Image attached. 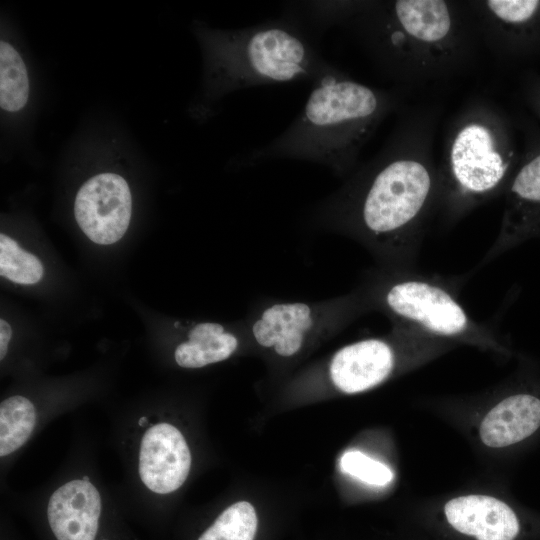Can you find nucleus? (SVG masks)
Listing matches in <instances>:
<instances>
[{"instance_id": "a211bd4d", "label": "nucleus", "mask_w": 540, "mask_h": 540, "mask_svg": "<svg viewBox=\"0 0 540 540\" xmlns=\"http://www.w3.org/2000/svg\"><path fill=\"white\" fill-rule=\"evenodd\" d=\"M257 526L254 507L239 501L223 510L197 540H254Z\"/></svg>"}, {"instance_id": "f257e3e1", "label": "nucleus", "mask_w": 540, "mask_h": 540, "mask_svg": "<svg viewBox=\"0 0 540 540\" xmlns=\"http://www.w3.org/2000/svg\"><path fill=\"white\" fill-rule=\"evenodd\" d=\"M438 120V107L402 114L379 152L320 207L323 222L367 246L386 269L411 268L438 213Z\"/></svg>"}, {"instance_id": "6e6552de", "label": "nucleus", "mask_w": 540, "mask_h": 540, "mask_svg": "<svg viewBox=\"0 0 540 540\" xmlns=\"http://www.w3.org/2000/svg\"><path fill=\"white\" fill-rule=\"evenodd\" d=\"M36 519L43 540H138L88 475L55 488Z\"/></svg>"}, {"instance_id": "6ab92c4d", "label": "nucleus", "mask_w": 540, "mask_h": 540, "mask_svg": "<svg viewBox=\"0 0 540 540\" xmlns=\"http://www.w3.org/2000/svg\"><path fill=\"white\" fill-rule=\"evenodd\" d=\"M40 260L22 249L15 240L0 235V274L12 282L24 285L37 283L43 276Z\"/></svg>"}, {"instance_id": "4be33fe9", "label": "nucleus", "mask_w": 540, "mask_h": 540, "mask_svg": "<svg viewBox=\"0 0 540 540\" xmlns=\"http://www.w3.org/2000/svg\"><path fill=\"white\" fill-rule=\"evenodd\" d=\"M3 540V539H2ZM4 540H7L6 538Z\"/></svg>"}, {"instance_id": "4468645a", "label": "nucleus", "mask_w": 540, "mask_h": 540, "mask_svg": "<svg viewBox=\"0 0 540 540\" xmlns=\"http://www.w3.org/2000/svg\"><path fill=\"white\" fill-rule=\"evenodd\" d=\"M540 430V397L517 392L498 402L483 418L479 434L489 447L513 446Z\"/></svg>"}, {"instance_id": "412c9836", "label": "nucleus", "mask_w": 540, "mask_h": 540, "mask_svg": "<svg viewBox=\"0 0 540 540\" xmlns=\"http://www.w3.org/2000/svg\"><path fill=\"white\" fill-rule=\"evenodd\" d=\"M12 336V329L4 319L0 320V359L3 360L8 351V344Z\"/></svg>"}, {"instance_id": "2eb2a0df", "label": "nucleus", "mask_w": 540, "mask_h": 540, "mask_svg": "<svg viewBox=\"0 0 540 540\" xmlns=\"http://www.w3.org/2000/svg\"><path fill=\"white\" fill-rule=\"evenodd\" d=\"M237 336L218 323L204 322L192 327L187 340L174 352L176 363L183 368H201L228 359L238 348Z\"/></svg>"}, {"instance_id": "f03ea898", "label": "nucleus", "mask_w": 540, "mask_h": 540, "mask_svg": "<svg viewBox=\"0 0 540 540\" xmlns=\"http://www.w3.org/2000/svg\"><path fill=\"white\" fill-rule=\"evenodd\" d=\"M336 25L354 35L384 77L404 85L462 72L480 40L466 1H345Z\"/></svg>"}, {"instance_id": "f8f14e48", "label": "nucleus", "mask_w": 540, "mask_h": 540, "mask_svg": "<svg viewBox=\"0 0 540 540\" xmlns=\"http://www.w3.org/2000/svg\"><path fill=\"white\" fill-rule=\"evenodd\" d=\"M448 523L477 540H514L519 519L505 502L485 495H466L449 500L444 507Z\"/></svg>"}, {"instance_id": "423d86ee", "label": "nucleus", "mask_w": 540, "mask_h": 540, "mask_svg": "<svg viewBox=\"0 0 540 540\" xmlns=\"http://www.w3.org/2000/svg\"><path fill=\"white\" fill-rule=\"evenodd\" d=\"M369 309L387 315L393 325L439 339L494 343L488 325L474 320L446 281L411 269H386L364 291Z\"/></svg>"}, {"instance_id": "ddd939ff", "label": "nucleus", "mask_w": 540, "mask_h": 540, "mask_svg": "<svg viewBox=\"0 0 540 540\" xmlns=\"http://www.w3.org/2000/svg\"><path fill=\"white\" fill-rule=\"evenodd\" d=\"M540 208V152L525 162L508 187L506 207L499 234L482 259V264L510 248L530 230L534 211Z\"/></svg>"}, {"instance_id": "20e7f679", "label": "nucleus", "mask_w": 540, "mask_h": 540, "mask_svg": "<svg viewBox=\"0 0 540 540\" xmlns=\"http://www.w3.org/2000/svg\"><path fill=\"white\" fill-rule=\"evenodd\" d=\"M210 87L226 93L263 85L311 84L336 67L301 23L281 18L230 30H201Z\"/></svg>"}, {"instance_id": "f3484780", "label": "nucleus", "mask_w": 540, "mask_h": 540, "mask_svg": "<svg viewBox=\"0 0 540 540\" xmlns=\"http://www.w3.org/2000/svg\"><path fill=\"white\" fill-rule=\"evenodd\" d=\"M29 80L26 66L18 52L7 42L0 43V105L16 112L27 103Z\"/></svg>"}, {"instance_id": "1a4fd4ad", "label": "nucleus", "mask_w": 540, "mask_h": 540, "mask_svg": "<svg viewBox=\"0 0 540 540\" xmlns=\"http://www.w3.org/2000/svg\"><path fill=\"white\" fill-rule=\"evenodd\" d=\"M424 333L393 325L387 337L368 338L348 344L336 351L328 366L333 386L355 394L381 384L394 372L404 348Z\"/></svg>"}, {"instance_id": "9b49d317", "label": "nucleus", "mask_w": 540, "mask_h": 540, "mask_svg": "<svg viewBox=\"0 0 540 540\" xmlns=\"http://www.w3.org/2000/svg\"><path fill=\"white\" fill-rule=\"evenodd\" d=\"M132 211L129 186L115 173H101L79 189L74 214L80 229L93 242L110 245L128 229Z\"/></svg>"}, {"instance_id": "aec40b11", "label": "nucleus", "mask_w": 540, "mask_h": 540, "mask_svg": "<svg viewBox=\"0 0 540 540\" xmlns=\"http://www.w3.org/2000/svg\"><path fill=\"white\" fill-rule=\"evenodd\" d=\"M340 467L343 472L371 485L384 486L393 479L388 466L356 450L342 455Z\"/></svg>"}, {"instance_id": "dca6fc26", "label": "nucleus", "mask_w": 540, "mask_h": 540, "mask_svg": "<svg viewBox=\"0 0 540 540\" xmlns=\"http://www.w3.org/2000/svg\"><path fill=\"white\" fill-rule=\"evenodd\" d=\"M38 423L34 403L22 395H13L0 404V456L14 454L31 438Z\"/></svg>"}, {"instance_id": "9d476101", "label": "nucleus", "mask_w": 540, "mask_h": 540, "mask_svg": "<svg viewBox=\"0 0 540 540\" xmlns=\"http://www.w3.org/2000/svg\"><path fill=\"white\" fill-rule=\"evenodd\" d=\"M192 456L187 440L174 424L153 421L140 434L136 471L141 485L153 495H169L188 478Z\"/></svg>"}, {"instance_id": "7ed1b4c3", "label": "nucleus", "mask_w": 540, "mask_h": 540, "mask_svg": "<svg viewBox=\"0 0 540 540\" xmlns=\"http://www.w3.org/2000/svg\"><path fill=\"white\" fill-rule=\"evenodd\" d=\"M297 117L275 139L248 154V164L292 159L328 167L340 177L356 168L379 125L401 106L396 90L372 87L335 68L311 84Z\"/></svg>"}, {"instance_id": "0eeeda50", "label": "nucleus", "mask_w": 540, "mask_h": 540, "mask_svg": "<svg viewBox=\"0 0 540 540\" xmlns=\"http://www.w3.org/2000/svg\"><path fill=\"white\" fill-rule=\"evenodd\" d=\"M367 309L363 291L321 303L277 302L263 308L249 327L259 346L288 358L311 339L345 326Z\"/></svg>"}, {"instance_id": "39448f33", "label": "nucleus", "mask_w": 540, "mask_h": 540, "mask_svg": "<svg viewBox=\"0 0 540 540\" xmlns=\"http://www.w3.org/2000/svg\"><path fill=\"white\" fill-rule=\"evenodd\" d=\"M514 152L504 117L489 100L467 101L447 127L438 213L454 223L506 188Z\"/></svg>"}]
</instances>
